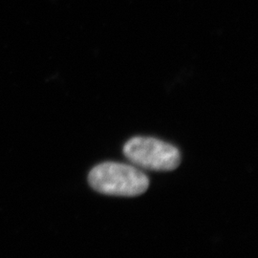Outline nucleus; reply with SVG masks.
<instances>
[{"instance_id": "1", "label": "nucleus", "mask_w": 258, "mask_h": 258, "mask_svg": "<svg viewBox=\"0 0 258 258\" xmlns=\"http://www.w3.org/2000/svg\"><path fill=\"white\" fill-rule=\"evenodd\" d=\"M88 182L100 194L121 197H136L145 194L149 179L135 166L107 162L95 166L88 175Z\"/></svg>"}, {"instance_id": "2", "label": "nucleus", "mask_w": 258, "mask_h": 258, "mask_svg": "<svg viewBox=\"0 0 258 258\" xmlns=\"http://www.w3.org/2000/svg\"><path fill=\"white\" fill-rule=\"evenodd\" d=\"M122 150L129 162L147 170L171 171L181 164L179 149L158 139H130Z\"/></svg>"}]
</instances>
